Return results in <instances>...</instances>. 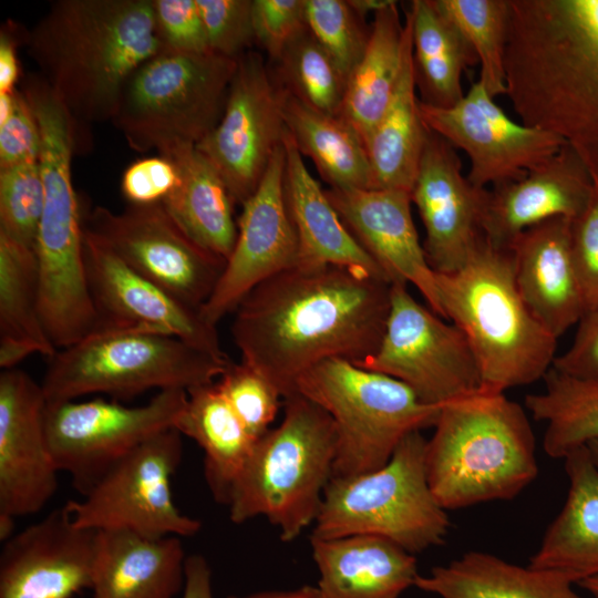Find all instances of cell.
<instances>
[{
    "label": "cell",
    "mask_w": 598,
    "mask_h": 598,
    "mask_svg": "<svg viewBox=\"0 0 598 598\" xmlns=\"http://www.w3.org/2000/svg\"><path fill=\"white\" fill-rule=\"evenodd\" d=\"M283 116L288 133L302 156L334 189H372L367 147L341 116L319 112L285 91Z\"/></svg>",
    "instance_id": "37"
},
{
    "label": "cell",
    "mask_w": 598,
    "mask_h": 598,
    "mask_svg": "<svg viewBox=\"0 0 598 598\" xmlns=\"http://www.w3.org/2000/svg\"><path fill=\"white\" fill-rule=\"evenodd\" d=\"M544 382L542 392L525 398V406L545 424V453L564 458L598 440V381L575 379L550 368Z\"/></svg>",
    "instance_id": "38"
},
{
    "label": "cell",
    "mask_w": 598,
    "mask_h": 598,
    "mask_svg": "<svg viewBox=\"0 0 598 598\" xmlns=\"http://www.w3.org/2000/svg\"><path fill=\"white\" fill-rule=\"evenodd\" d=\"M587 447L590 451L591 457L596 465L598 466V440L591 441L587 444Z\"/></svg>",
    "instance_id": "58"
},
{
    "label": "cell",
    "mask_w": 598,
    "mask_h": 598,
    "mask_svg": "<svg viewBox=\"0 0 598 598\" xmlns=\"http://www.w3.org/2000/svg\"><path fill=\"white\" fill-rule=\"evenodd\" d=\"M90 292L102 327L142 328L186 341L223 361L217 328L199 310L136 272L83 230Z\"/></svg>",
    "instance_id": "19"
},
{
    "label": "cell",
    "mask_w": 598,
    "mask_h": 598,
    "mask_svg": "<svg viewBox=\"0 0 598 598\" xmlns=\"http://www.w3.org/2000/svg\"><path fill=\"white\" fill-rule=\"evenodd\" d=\"M391 285L338 266H296L267 279L234 311L231 336L241 361L264 374L282 399L323 361L362 365L384 333Z\"/></svg>",
    "instance_id": "1"
},
{
    "label": "cell",
    "mask_w": 598,
    "mask_h": 598,
    "mask_svg": "<svg viewBox=\"0 0 598 598\" xmlns=\"http://www.w3.org/2000/svg\"><path fill=\"white\" fill-rule=\"evenodd\" d=\"M579 585L589 591L595 598H598V576L585 579Z\"/></svg>",
    "instance_id": "57"
},
{
    "label": "cell",
    "mask_w": 598,
    "mask_h": 598,
    "mask_svg": "<svg viewBox=\"0 0 598 598\" xmlns=\"http://www.w3.org/2000/svg\"><path fill=\"white\" fill-rule=\"evenodd\" d=\"M435 279L442 318L466 337L482 391L505 393L544 379L556 358L557 339L524 303L509 250L484 238L462 268L435 272Z\"/></svg>",
    "instance_id": "6"
},
{
    "label": "cell",
    "mask_w": 598,
    "mask_h": 598,
    "mask_svg": "<svg viewBox=\"0 0 598 598\" xmlns=\"http://www.w3.org/2000/svg\"><path fill=\"white\" fill-rule=\"evenodd\" d=\"M433 426L425 468L445 511L512 499L538 474L528 416L504 393L480 390L444 404Z\"/></svg>",
    "instance_id": "5"
},
{
    "label": "cell",
    "mask_w": 598,
    "mask_h": 598,
    "mask_svg": "<svg viewBox=\"0 0 598 598\" xmlns=\"http://www.w3.org/2000/svg\"><path fill=\"white\" fill-rule=\"evenodd\" d=\"M95 532L64 507L14 533L0 553V598H71L91 586Z\"/></svg>",
    "instance_id": "22"
},
{
    "label": "cell",
    "mask_w": 598,
    "mask_h": 598,
    "mask_svg": "<svg viewBox=\"0 0 598 598\" xmlns=\"http://www.w3.org/2000/svg\"><path fill=\"white\" fill-rule=\"evenodd\" d=\"M158 155L177 168L176 188L162 203L175 223L197 245L227 261L237 238L234 202L210 162L196 145L183 141L158 144Z\"/></svg>",
    "instance_id": "29"
},
{
    "label": "cell",
    "mask_w": 598,
    "mask_h": 598,
    "mask_svg": "<svg viewBox=\"0 0 598 598\" xmlns=\"http://www.w3.org/2000/svg\"><path fill=\"white\" fill-rule=\"evenodd\" d=\"M215 381L187 391L186 404L175 429L203 448L208 488L216 502L227 506L233 485L257 440L247 431Z\"/></svg>",
    "instance_id": "33"
},
{
    "label": "cell",
    "mask_w": 598,
    "mask_h": 598,
    "mask_svg": "<svg viewBox=\"0 0 598 598\" xmlns=\"http://www.w3.org/2000/svg\"><path fill=\"white\" fill-rule=\"evenodd\" d=\"M392 283L381 342L361 368L408 385L421 402L443 406L481 390V371L464 333Z\"/></svg>",
    "instance_id": "14"
},
{
    "label": "cell",
    "mask_w": 598,
    "mask_h": 598,
    "mask_svg": "<svg viewBox=\"0 0 598 598\" xmlns=\"http://www.w3.org/2000/svg\"><path fill=\"white\" fill-rule=\"evenodd\" d=\"M296 393L321 406L334 423L332 477L382 467L406 435L434 425L441 410L421 402L403 382L341 359L305 372Z\"/></svg>",
    "instance_id": "10"
},
{
    "label": "cell",
    "mask_w": 598,
    "mask_h": 598,
    "mask_svg": "<svg viewBox=\"0 0 598 598\" xmlns=\"http://www.w3.org/2000/svg\"><path fill=\"white\" fill-rule=\"evenodd\" d=\"M17 91L0 93V125L10 118L17 105Z\"/></svg>",
    "instance_id": "55"
},
{
    "label": "cell",
    "mask_w": 598,
    "mask_h": 598,
    "mask_svg": "<svg viewBox=\"0 0 598 598\" xmlns=\"http://www.w3.org/2000/svg\"><path fill=\"white\" fill-rule=\"evenodd\" d=\"M212 578L210 566L204 556H187L182 598H214Z\"/></svg>",
    "instance_id": "52"
},
{
    "label": "cell",
    "mask_w": 598,
    "mask_h": 598,
    "mask_svg": "<svg viewBox=\"0 0 598 598\" xmlns=\"http://www.w3.org/2000/svg\"><path fill=\"white\" fill-rule=\"evenodd\" d=\"M83 230L197 310L212 296L226 266V260L190 239L162 203L128 205L121 213L96 206L83 219Z\"/></svg>",
    "instance_id": "15"
},
{
    "label": "cell",
    "mask_w": 598,
    "mask_h": 598,
    "mask_svg": "<svg viewBox=\"0 0 598 598\" xmlns=\"http://www.w3.org/2000/svg\"><path fill=\"white\" fill-rule=\"evenodd\" d=\"M285 168L282 141L257 188L241 205L234 249L212 296L199 309L212 326L234 312L255 287L297 265L299 244L286 199Z\"/></svg>",
    "instance_id": "18"
},
{
    "label": "cell",
    "mask_w": 598,
    "mask_h": 598,
    "mask_svg": "<svg viewBox=\"0 0 598 598\" xmlns=\"http://www.w3.org/2000/svg\"><path fill=\"white\" fill-rule=\"evenodd\" d=\"M24 40L80 147L84 126L113 121L130 78L163 51L153 0H59Z\"/></svg>",
    "instance_id": "3"
},
{
    "label": "cell",
    "mask_w": 598,
    "mask_h": 598,
    "mask_svg": "<svg viewBox=\"0 0 598 598\" xmlns=\"http://www.w3.org/2000/svg\"><path fill=\"white\" fill-rule=\"evenodd\" d=\"M412 31L416 90L423 104L450 107L463 96V73L478 63L460 31L432 0H413L405 11Z\"/></svg>",
    "instance_id": "36"
},
{
    "label": "cell",
    "mask_w": 598,
    "mask_h": 598,
    "mask_svg": "<svg viewBox=\"0 0 598 598\" xmlns=\"http://www.w3.org/2000/svg\"><path fill=\"white\" fill-rule=\"evenodd\" d=\"M506 96L598 181V0H509Z\"/></svg>",
    "instance_id": "2"
},
{
    "label": "cell",
    "mask_w": 598,
    "mask_h": 598,
    "mask_svg": "<svg viewBox=\"0 0 598 598\" xmlns=\"http://www.w3.org/2000/svg\"><path fill=\"white\" fill-rule=\"evenodd\" d=\"M391 0H349L351 7L363 18L374 13L390 3Z\"/></svg>",
    "instance_id": "54"
},
{
    "label": "cell",
    "mask_w": 598,
    "mask_h": 598,
    "mask_svg": "<svg viewBox=\"0 0 598 598\" xmlns=\"http://www.w3.org/2000/svg\"><path fill=\"white\" fill-rule=\"evenodd\" d=\"M283 146L285 193L299 244L296 266L346 267L390 282L343 224L326 190L308 171L288 131L283 136Z\"/></svg>",
    "instance_id": "27"
},
{
    "label": "cell",
    "mask_w": 598,
    "mask_h": 598,
    "mask_svg": "<svg viewBox=\"0 0 598 598\" xmlns=\"http://www.w3.org/2000/svg\"><path fill=\"white\" fill-rule=\"evenodd\" d=\"M251 16L255 42L272 63L307 29L305 0H252Z\"/></svg>",
    "instance_id": "45"
},
{
    "label": "cell",
    "mask_w": 598,
    "mask_h": 598,
    "mask_svg": "<svg viewBox=\"0 0 598 598\" xmlns=\"http://www.w3.org/2000/svg\"><path fill=\"white\" fill-rule=\"evenodd\" d=\"M563 460L568 494L528 565L579 584L598 576V466L587 445Z\"/></svg>",
    "instance_id": "30"
},
{
    "label": "cell",
    "mask_w": 598,
    "mask_h": 598,
    "mask_svg": "<svg viewBox=\"0 0 598 598\" xmlns=\"http://www.w3.org/2000/svg\"><path fill=\"white\" fill-rule=\"evenodd\" d=\"M570 244L587 310L598 308V181L587 207L571 220Z\"/></svg>",
    "instance_id": "47"
},
{
    "label": "cell",
    "mask_w": 598,
    "mask_h": 598,
    "mask_svg": "<svg viewBox=\"0 0 598 598\" xmlns=\"http://www.w3.org/2000/svg\"><path fill=\"white\" fill-rule=\"evenodd\" d=\"M227 598H323L318 586L305 585L292 590L261 591L244 597L229 596Z\"/></svg>",
    "instance_id": "53"
},
{
    "label": "cell",
    "mask_w": 598,
    "mask_h": 598,
    "mask_svg": "<svg viewBox=\"0 0 598 598\" xmlns=\"http://www.w3.org/2000/svg\"><path fill=\"white\" fill-rule=\"evenodd\" d=\"M420 112L430 131L467 155L466 176L478 188L519 179L565 144L549 132L515 122L478 80L454 105L435 107L420 101Z\"/></svg>",
    "instance_id": "17"
},
{
    "label": "cell",
    "mask_w": 598,
    "mask_h": 598,
    "mask_svg": "<svg viewBox=\"0 0 598 598\" xmlns=\"http://www.w3.org/2000/svg\"><path fill=\"white\" fill-rule=\"evenodd\" d=\"M577 324L570 347L551 368L575 379L598 381V308L587 310Z\"/></svg>",
    "instance_id": "50"
},
{
    "label": "cell",
    "mask_w": 598,
    "mask_h": 598,
    "mask_svg": "<svg viewBox=\"0 0 598 598\" xmlns=\"http://www.w3.org/2000/svg\"><path fill=\"white\" fill-rule=\"evenodd\" d=\"M487 192L463 174L455 148L430 131L411 200L423 223V248L435 272L458 270L484 240L482 219Z\"/></svg>",
    "instance_id": "20"
},
{
    "label": "cell",
    "mask_w": 598,
    "mask_h": 598,
    "mask_svg": "<svg viewBox=\"0 0 598 598\" xmlns=\"http://www.w3.org/2000/svg\"><path fill=\"white\" fill-rule=\"evenodd\" d=\"M186 400L187 391L169 389L137 406L101 398L47 402L45 433L56 468L84 496L122 457L175 427Z\"/></svg>",
    "instance_id": "13"
},
{
    "label": "cell",
    "mask_w": 598,
    "mask_h": 598,
    "mask_svg": "<svg viewBox=\"0 0 598 598\" xmlns=\"http://www.w3.org/2000/svg\"><path fill=\"white\" fill-rule=\"evenodd\" d=\"M39 162L0 169V231L34 248L43 212Z\"/></svg>",
    "instance_id": "42"
},
{
    "label": "cell",
    "mask_w": 598,
    "mask_h": 598,
    "mask_svg": "<svg viewBox=\"0 0 598 598\" xmlns=\"http://www.w3.org/2000/svg\"><path fill=\"white\" fill-rule=\"evenodd\" d=\"M212 52L238 60L255 43L252 0H196Z\"/></svg>",
    "instance_id": "44"
},
{
    "label": "cell",
    "mask_w": 598,
    "mask_h": 598,
    "mask_svg": "<svg viewBox=\"0 0 598 598\" xmlns=\"http://www.w3.org/2000/svg\"><path fill=\"white\" fill-rule=\"evenodd\" d=\"M18 31L14 23H6L0 32V93L12 92L19 79L17 55Z\"/></svg>",
    "instance_id": "51"
},
{
    "label": "cell",
    "mask_w": 598,
    "mask_h": 598,
    "mask_svg": "<svg viewBox=\"0 0 598 598\" xmlns=\"http://www.w3.org/2000/svg\"><path fill=\"white\" fill-rule=\"evenodd\" d=\"M22 92L40 131L44 203L34 245L40 311L51 342L60 350L101 327L87 283L83 218L72 184L71 162L79 141L70 114L40 75H28Z\"/></svg>",
    "instance_id": "4"
},
{
    "label": "cell",
    "mask_w": 598,
    "mask_h": 598,
    "mask_svg": "<svg viewBox=\"0 0 598 598\" xmlns=\"http://www.w3.org/2000/svg\"><path fill=\"white\" fill-rule=\"evenodd\" d=\"M311 549L323 598H399L420 575L413 554L379 536L311 537Z\"/></svg>",
    "instance_id": "28"
},
{
    "label": "cell",
    "mask_w": 598,
    "mask_h": 598,
    "mask_svg": "<svg viewBox=\"0 0 598 598\" xmlns=\"http://www.w3.org/2000/svg\"><path fill=\"white\" fill-rule=\"evenodd\" d=\"M414 586L441 598H581L558 573L475 550L419 575Z\"/></svg>",
    "instance_id": "32"
},
{
    "label": "cell",
    "mask_w": 598,
    "mask_h": 598,
    "mask_svg": "<svg viewBox=\"0 0 598 598\" xmlns=\"http://www.w3.org/2000/svg\"><path fill=\"white\" fill-rule=\"evenodd\" d=\"M571 220L557 217L520 233L509 245L517 290L556 339L587 311L570 244Z\"/></svg>",
    "instance_id": "25"
},
{
    "label": "cell",
    "mask_w": 598,
    "mask_h": 598,
    "mask_svg": "<svg viewBox=\"0 0 598 598\" xmlns=\"http://www.w3.org/2000/svg\"><path fill=\"white\" fill-rule=\"evenodd\" d=\"M56 351L41 318L34 248L0 231V367L17 368L33 353L50 359Z\"/></svg>",
    "instance_id": "34"
},
{
    "label": "cell",
    "mask_w": 598,
    "mask_h": 598,
    "mask_svg": "<svg viewBox=\"0 0 598 598\" xmlns=\"http://www.w3.org/2000/svg\"><path fill=\"white\" fill-rule=\"evenodd\" d=\"M595 179L566 143L519 179L487 192L482 230L495 248L507 249L524 230L548 219L577 218L587 207Z\"/></svg>",
    "instance_id": "24"
},
{
    "label": "cell",
    "mask_w": 598,
    "mask_h": 598,
    "mask_svg": "<svg viewBox=\"0 0 598 598\" xmlns=\"http://www.w3.org/2000/svg\"><path fill=\"white\" fill-rule=\"evenodd\" d=\"M14 520L13 517L0 515V540L2 543L14 535Z\"/></svg>",
    "instance_id": "56"
},
{
    "label": "cell",
    "mask_w": 598,
    "mask_h": 598,
    "mask_svg": "<svg viewBox=\"0 0 598 598\" xmlns=\"http://www.w3.org/2000/svg\"><path fill=\"white\" fill-rule=\"evenodd\" d=\"M308 31L349 78L362 58L370 27L349 0H305Z\"/></svg>",
    "instance_id": "41"
},
{
    "label": "cell",
    "mask_w": 598,
    "mask_h": 598,
    "mask_svg": "<svg viewBox=\"0 0 598 598\" xmlns=\"http://www.w3.org/2000/svg\"><path fill=\"white\" fill-rule=\"evenodd\" d=\"M285 90L264 58L252 50L237 60L226 105L197 150L223 178L235 205H243L260 183L287 131Z\"/></svg>",
    "instance_id": "16"
},
{
    "label": "cell",
    "mask_w": 598,
    "mask_h": 598,
    "mask_svg": "<svg viewBox=\"0 0 598 598\" xmlns=\"http://www.w3.org/2000/svg\"><path fill=\"white\" fill-rule=\"evenodd\" d=\"M178 181V171L168 158L162 155L144 157L125 169L121 192L128 205H152L163 203Z\"/></svg>",
    "instance_id": "48"
},
{
    "label": "cell",
    "mask_w": 598,
    "mask_h": 598,
    "mask_svg": "<svg viewBox=\"0 0 598 598\" xmlns=\"http://www.w3.org/2000/svg\"><path fill=\"white\" fill-rule=\"evenodd\" d=\"M182 436L175 427L154 435L116 462L82 499L68 501L74 523L153 539L196 535L202 522L177 508L171 489L183 458Z\"/></svg>",
    "instance_id": "12"
},
{
    "label": "cell",
    "mask_w": 598,
    "mask_h": 598,
    "mask_svg": "<svg viewBox=\"0 0 598 598\" xmlns=\"http://www.w3.org/2000/svg\"><path fill=\"white\" fill-rule=\"evenodd\" d=\"M274 64V74L286 92L319 112L340 114L348 80L308 29Z\"/></svg>",
    "instance_id": "40"
},
{
    "label": "cell",
    "mask_w": 598,
    "mask_h": 598,
    "mask_svg": "<svg viewBox=\"0 0 598 598\" xmlns=\"http://www.w3.org/2000/svg\"><path fill=\"white\" fill-rule=\"evenodd\" d=\"M186 558L177 536L95 532L92 598H173L184 588Z\"/></svg>",
    "instance_id": "26"
},
{
    "label": "cell",
    "mask_w": 598,
    "mask_h": 598,
    "mask_svg": "<svg viewBox=\"0 0 598 598\" xmlns=\"http://www.w3.org/2000/svg\"><path fill=\"white\" fill-rule=\"evenodd\" d=\"M41 383L47 402L107 394L127 400L214 382L230 360H219L176 337L132 327H102L49 359Z\"/></svg>",
    "instance_id": "8"
},
{
    "label": "cell",
    "mask_w": 598,
    "mask_h": 598,
    "mask_svg": "<svg viewBox=\"0 0 598 598\" xmlns=\"http://www.w3.org/2000/svg\"><path fill=\"white\" fill-rule=\"evenodd\" d=\"M416 92L411 38L392 100L365 144L372 189L411 193L430 132Z\"/></svg>",
    "instance_id": "35"
},
{
    "label": "cell",
    "mask_w": 598,
    "mask_h": 598,
    "mask_svg": "<svg viewBox=\"0 0 598 598\" xmlns=\"http://www.w3.org/2000/svg\"><path fill=\"white\" fill-rule=\"evenodd\" d=\"M460 31L481 66L478 81L494 99L506 94L509 0H432Z\"/></svg>",
    "instance_id": "39"
},
{
    "label": "cell",
    "mask_w": 598,
    "mask_h": 598,
    "mask_svg": "<svg viewBox=\"0 0 598 598\" xmlns=\"http://www.w3.org/2000/svg\"><path fill=\"white\" fill-rule=\"evenodd\" d=\"M215 383L251 436L258 440L270 430L283 399L264 374L230 361Z\"/></svg>",
    "instance_id": "43"
},
{
    "label": "cell",
    "mask_w": 598,
    "mask_h": 598,
    "mask_svg": "<svg viewBox=\"0 0 598 598\" xmlns=\"http://www.w3.org/2000/svg\"><path fill=\"white\" fill-rule=\"evenodd\" d=\"M337 430L308 398L283 399L281 423L259 437L233 485L228 508L235 524L264 516L291 542L315 524L332 478Z\"/></svg>",
    "instance_id": "7"
},
{
    "label": "cell",
    "mask_w": 598,
    "mask_h": 598,
    "mask_svg": "<svg viewBox=\"0 0 598 598\" xmlns=\"http://www.w3.org/2000/svg\"><path fill=\"white\" fill-rule=\"evenodd\" d=\"M343 224L391 283H411L442 317L431 268L411 213V193L399 189H326Z\"/></svg>",
    "instance_id": "23"
},
{
    "label": "cell",
    "mask_w": 598,
    "mask_h": 598,
    "mask_svg": "<svg viewBox=\"0 0 598 598\" xmlns=\"http://www.w3.org/2000/svg\"><path fill=\"white\" fill-rule=\"evenodd\" d=\"M426 440L406 435L382 467L330 480L313 524V538L373 535L411 554L441 545L446 511L435 499L425 468Z\"/></svg>",
    "instance_id": "9"
},
{
    "label": "cell",
    "mask_w": 598,
    "mask_h": 598,
    "mask_svg": "<svg viewBox=\"0 0 598 598\" xmlns=\"http://www.w3.org/2000/svg\"><path fill=\"white\" fill-rule=\"evenodd\" d=\"M237 60L161 51L127 81L113 123L136 151L167 141L198 144L220 120Z\"/></svg>",
    "instance_id": "11"
},
{
    "label": "cell",
    "mask_w": 598,
    "mask_h": 598,
    "mask_svg": "<svg viewBox=\"0 0 598 598\" xmlns=\"http://www.w3.org/2000/svg\"><path fill=\"white\" fill-rule=\"evenodd\" d=\"M41 384L13 368L0 373V515L40 512L55 494L59 470L49 448Z\"/></svg>",
    "instance_id": "21"
},
{
    "label": "cell",
    "mask_w": 598,
    "mask_h": 598,
    "mask_svg": "<svg viewBox=\"0 0 598 598\" xmlns=\"http://www.w3.org/2000/svg\"><path fill=\"white\" fill-rule=\"evenodd\" d=\"M156 31L164 51H210L196 0H153Z\"/></svg>",
    "instance_id": "46"
},
{
    "label": "cell",
    "mask_w": 598,
    "mask_h": 598,
    "mask_svg": "<svg viewBox=\"0 0 598 598\" xmlns=\"http://www.w3.org/2000/svg\"><path fill=\"white\" fill-rule=\"evenodd\" d=\"M411 38L410 20L405 16L402 23L396 1L373 13L365 51L348 78L339 114L364 145L392 100Z\"/></svg>",
    "instance_id": "31"
},
{
    "label": "cell",
    "mask_w": 598,
    "mask_h": 598,
    "mask_svg": "<svg viewBox=\"0 0 598 598\" xmlns=\"http://www.w3.org/2000/svg\"><path fill=\"white\" fill-rule=\"evenodd\" d=\"M39 155L38 122L27 96L18 90L16 110L0 125V169L37 163Z\"/></svg>",
    "instance_id": "49"
}]
</instances>
